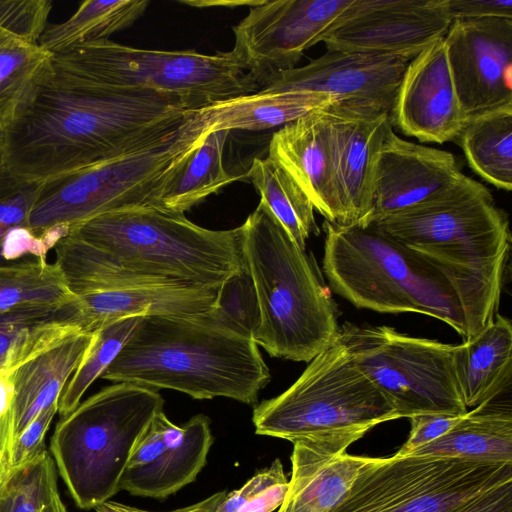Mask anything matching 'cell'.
I'll return each mask as SVG.
<instances>
[{
  "instance_id": "4316f807",
  "label": "cell",
  "mask_w": 512,
  "mask_h": 512,
  "mask_svg": "<svg viewBox=\"0 0 512 512\" xmlns=\"http://www.w3.org/2000/svg\"><path fill=\"white\" fill-rule=\"evenodd\" d=\"M409 455L512 464L510 403L496 404L491 401L473 408L446 434Z\"/></svg>"
},
{
  "instance_id": "bcb514c9",
  "label": "cell",
  "mask_w": 512,
  "mask_h": 512,
  "mask_svg": "<svg viewBox=\"0 0 512 512\" xmlns=\"http://www.w3.org/2000/svg\"><path fill=\"white\" fill-rule=\"evenodd\" d=\"M14 398V384L11 373L0 368V450L9 460L11 449L10 411Z\"/></svg>"
},
{
  "instance_id": "ba28073f",
  "label": "cell",
  "mask_w": 512,
  "mask_h": 512,
  "mask_svg": "<svg viewBox=\"0 0 512 512\" xmlns=\"http://www.w3.org/2000/svg\"><path fill=\"white\" fill-rule=\"evenodd\" d=\"M163 407L157 390L115 383L60 417L49 453L79 508L94 509L120 491L137 439Z\"/></svg>"
},
{
  "instance_id": "8fae6325",
  "label": "cell",
  "mask_w": 512,
  "mask_h": 512,
  "mask_svg": "<svg viewBox=\"0 0 512 512\" xmlns=\"http://www.w3.org/2000/svg\"><path fill=\"white\" fill-rule=\"evenodd\" d=\"M339 336L356 366L399 418L469 411L456 376L455 345L409 336L385 325L349 322L340 326Z\"/></svg>"
},
{
  "instance_id": "f5cc1de1",
  "label": "cell",
  "mask_w": 512,
  "mask_h": 512,
  "mask_svg": "<svg viewBox=\"0 0 512 512\" xmlns=\"http://www.w3.org/2000/svg\"><path fill=\"white\" fill-rule=\"evenodd\" d=\"M17 40H19V39H17L16 37L12 36L8 32H6L5 30L0 28V46L5 45V44H9V43L17 41Z\"/></svg>"
},
{
  "instance_id": "7dc6e473",
  "label": "cell",
  "mask_w": 512,
  "mask_h": 512,
  "mask_svg": "<svg viewBox=\"0 0 512 512\" xmlns=\"http://www.w3.org/2000/svg\"><path fill=\"white\" fill-rule=\"evenodd\" d=\"M226 494L227 491H220L195 504L167 512H214ZM94 509L96 512H152L111 500L96 506Z\"/></svg>"
},
{
  "instance_id": "ee69618b",
  "label": "cell",
  "mask_w": 512,
  "mask_h": 512,
  "mask_svg": "<svg viewBox=\"0 0 512 512\" xmlns=\"http://www.w3.org/2000/svg\"><path fill=\"white\" fill-rule=\"evenodd\" d=\"M440 3L452 21L512 19V0H440Z\"/></svg>"
},
{
  "instance_id": "2e32d148",
  "label": "cell",
  "mask_w": 512,
  "mask_h": 512,
  "mask_svg": "<svg viewBox=\"0 0 512 512\" xmlns=\"http://www.w3.org/2000/svg\"><path fill=\"white\" fill-rule=\"evenodd\" d=\"M408 63L398 56L327 49L306 65L271 77L259 91L315 92L390 113Z\"/></svg>"
},
{
  "instance_id": "8d00e7d4",
  "label": "cell",
  "mask_w": 512,
  "mask_h": 512,
  "mask_svg": "<svg viewBox=\"0 0 512 512\" xmlns=\"http://www.w3.org/2000/svg\"><path fill=\"white\" fill-rule=\"evenodd\" d=\"M56 473L48 450L15 471L0 493V512H44Z\"/></svg>"
},
{
  "instance_id": "f1b7e54d",
  "label": "cell",
  "mask_w": 512,
  "mask_h": 512,
  "mask_svg": "<svg viewBox=\"0 0 512 512\" xmlns=\"http://www.w3.org/2000/svg\"><path fill=\"white\" fill-rule=\"evenodd\" d=\"M73 306L62 310L21 309L0 313V368L8 372L82 332Z\"/></svg>"
},
{
  "instance_id": "836d02e7",
  "label": "cell",
  "mask_w": 512,
  "mask_h": 512,
  "mask_svg": "<svg viewBox=\"0 0 512 512\" xmlns=\"http://www.w3.org/2000/svg\"><path fill=\"white\" fill-rule=\"evenodd\" d=\"M53 54L17 40L0 46V123L8 127L53 76Z\"/></svg>"
},
{
  "instance_id": "816d5d0a",
  "label": "cell",
  "mask_w": 512,
  "mask_h": 512,
  "mask_svg": "<svg viewBox=\"0 0 512 512\" xmlns=\"http://www.w3.org/2000/svg\"><path fill=\"white\" fill-rule=\"evenodd\" d=\"M7 170V131L0 123V174Z\"/></svg>"
},
{
  "instance_id": "ffe728a7",
  "label": "cell",
  "mask_w": 512,
  "mask_h": 512,
  "mask_svg": "<svg viewBox=\"0 0 512 512\" xmlns=\"http://www.w3.org/2000/svg\"><path fill=\"white\" fill-rule=\"evenodd\" d=\"M268 157L295 180L326 221L345 225L326 108L275 131L268 144Z\"/></svg>"
},
{
  "instance_id": "484cf974",
  "label": "cell",
  "mask_w": 512,
  "mask_h": 512,
  "mask_svg": "<svg viewBox=\"0 0 512 512\" xmlns=\"http://www.w3.org/2000/svg\"><path fill=\"white\" fill-rule=\"evenodd\" d=\"M335 98L315 92L255 93L212 102L195 110L205 134L216 130L261 131L323 110Z\"/></svg>"
},
{
  "instance_id": "f546056e",
  "label": "cell",
  "mask_w": 512,
  "mask_h": 512,
  "mask_svg": "<svg viewBox=\"0 0 512 512\" xmlns=\"http://www.w3.org/2000/svg\"><path fill=\"white\" fill-rule=\"evenodd\" d=\"M470 168L491 185L512 189V104L469 119L457 138Z\"/></svg>"
},
{
  "instance_id": "6da1fadb",
  "label": "cell",
  "mask_w": 512,
  "mask_h": 512,
  "mask_svg": "<svg viewBox=\"0 0 512 512\" xmlns=\"http://www.w3.org/2000/svg\"><path fill=\"white\" fill-rule=\"evenodd\" d=\"M75 295L134 288L217 289L244 266L241 228L211 230L153 206L96 216L54 247Z\"/></svg>"
},
{
  "instance_id": "9a60e30c",
  "label": "cell",
  "mask_w": 512,
  "mask_h": 512,
  "mask_svg": "<svg viewBox=\"0 0 512 512\" xmlns=\"http://www.w3.org/2000/svg\"><path fill=\"white\" fill-rule=\"evenodd\" d=\"M444 41L468 121L512 104V19L455 20Z\"/></svg>"
},
{
  "instance_id": "83f0119b",
  "label": "cell",
  "mask_w": 512,
  "mask_h": 512,
  "mask_svg": "<svg viewBox=\"0 0 512 512\" xmlns=\"http://www.w3.org/2000/svg\"><path fill=\"white\" fill-rule=\"evenodd\" d=\"M230 131L216 130L205 135L200 145L189 154L165 181L149 206L182 213L223 187L241 178L223 164V153Z\"/></svg>"
},
{
  "instance_id": "44dd1931",
  "label": "cell",
  "mask_w": 512,
  "mask_h": 512,
  "mask_svg": "<svg viewBox=\"0 0 512 512\" xmlns=\"http://www.w3.org/2000/svg\"><path fill=\"white\" fill-rule=\"evenodd\" d=\"M292 444L291 478L276 512L330 511L371 458L349 454L353 442L345 439H303Z\"/></svg>"
},
{
  "instance_id": "7402d4cb",
  "label": "cell",
  "mask_w": 512,
  "mask_h": 512,
  "mask_svg": "<svg viewBox=\"0 0 512 512\" xmlns=\"http://www.w3.org/2000/svg\"><path fill=\"white\" fill-rule=\"evenodd\" d=\"M217 289L134 288L76 295L74 321L93 334L114 321L154 315L203 317L215 305Z\"/></svg>"
},
{
  "instance_id": "277c9868",
  "label": "cell",
  "mask_w": 512,
  "mask_h": 512,
  "mask_svg": "<svg viewBox=\"0 0 512 512\" xmlns=\"http://www.w3.org/2000/svg\"><path fill=\"white\" fill-rule=\"evenodd\" d=\"M101 378L194 399L230 398L255 405L270 372L258 345L213 322L208 315L139 317Z\"/></svg>"
},
{
  "instance_id": "5bb4252c",
  "label": "cell",
  "mask_w": 512,
  "mask_h": 512,
  "mask_svg": "<svg viewBox=\"0 0 512 512\" xmlns=\"http://www.w3.org/2000/svg\"><path fill=\"white\" fill-rule=\"evenodd\" d=\"M451 22L440 0H353L321 42L329 50L410 61L444 38Z\"/></svg>"
},
{
  "instance_id": "7bdbcfd3",
  "label": "cell",
  "mask_w": 512,
  "mask_h": 512,
  "mask_svg": "<svg viewBox=\"0 0 512 512\" xmlns=\"http://www.w3.org/2000/svg\"><path fill=\"white\" fill-rule=\"evenodd\" d=\"M464 415L432 413L410 417L409 437L395 454L406 456L415 449L433 442L451 430Z\"/></svg>"
},
{
  "instance_id": "e575fe53",
  "label": "cell",
  "mask_w": 512,
  "mask_h": 512,
  "mask_svg": "<svg viewBox=\"0 0 512 512\" xmlns=\"http://www.w3.org/2000/svg\"><path fill=\"white\" fill-rule=\"evenodd\" d=\"M139 317L123 318L93 333L78 368L64 386L58 402L60 417L72 412L92 383L101 377L131 336Z\"/></svg>"
},
{
  "instance_id": "b9f144b4",
  "label": "cell",
  "mask_w": 512,
  "mask_h": 512,
  "mask_svg": "<svg viewBox=\"0 0 512 512\" xmlns=\"http://www.w3.org/2000/svg\"><path fill=\"white\" fill-rule=\"evenodd\" d=\"M57 412L58 404L47 408L14 439L9 454V467L12 473L30 464L47 451L45 436Z\"/></svg>"
},
{
  "instance_id": "7c38bea8",
  "label": "cell",
  "mask_w": 512,
  "mask_h": 512,
  "mask_svg": "<svg viewBox=\"0 0 512 512\" xmlns=\"http://www.w3.org/2000/svg\"><path fill=\"white\" fill-rule=\"evenodd\" d=\"M512 481V464L394 454L374 458L328 512H451Z\"/></svg>"
},
{
  "instance_id": "c3c4849f",
  "label": "cell",
  "mask_w": 512,
  "mask_h": 512,
  "mask_svg": "<svg viewBox=\"0 0 512 512\" xmlns=\"http://www.w3.org/2000/svg\"><path fill=\"white\" fill-rule=\"evenodd\" d=\"M44 512H69L58 491L57 481L53 483Z\"/></svg>"
},
{
  "instance_id": "d6a6232c",
  "label": "cell",
  "mask_w": 512,
  "mask_h": 512,
  "mask_svg": "<svg viewBox=\"0 0 512 512\" xmlns=\"http://www.w3.org/2000/svg\"><path fill=\"white\" fill-rule=\"evenodd\" d=\"M263 204L294 242L306 250L311 234L318 235L315 208L295 180L268 156L255 158L247 172Z\"/></svg>"
},
{
  "instance_id": "ab89813d",
  "label": "cell",
  "mask_w": 512,
  "mask_h": 512,
  "mask_svg": "<svg viewBox=\"0 0 512 512\" xmlns=\"http://www.w3.org/2000/svg\"><path fill=\"white\" fill-rule=\"evenodd\" d=\"M41 184L23 179L8 170L0 174V239L13 228L28 226Z\"/></svg>"
},
{
  "instance_id": "74e56055",
  "label": "cell",
  "mask_w": 512,
  "mask_h": 512,
  "mask_svg": "<svg viewBox=\"0 0 512 512\" xmlns=\"http://www.w3.org/2000/svg\"><path fill=\"white\" fill-rule=\"evenodd\" d=\"M289 480L283 464L276 458L256 472L242 487L227 492L214 512H274L281 506Z\"/></svg>"
},
{
  "instance_id": "cb8c5ba5",
  "label": "cell",
  "mask_w": 512,
  "mask_h": 512,
  "mask_svg": "<svg viewBox=\"0 0 512 512\" xmlns=\"http://www.w3.org/2000/svg\"><path fill=\"white\" fill-rule=\"evenodd\" d=\"M92 337L93 334L85 332L73 334L11 372L14 384L10 411L12 444L35 417L58 404L64 386L78 368Z\"/></svg>"
},
{
  "instance_id": "30bf717a",
  "label": "cell",
  "mask_w": 512,
  "mask_h": 512,
  "mask_svg": "<svg viewBox=\"0 0 512 512\" xmlns=\"http://www.w3.org/2000/svg\"><path fill=\"white\" fill-rule=\"evenodd\" d=\"M399 416L356 366L339 334L283 393L253 409L255 433L284 439L353 443Z\"/></svg>"
},
{
  "instance_id": "8992f818",
  "label": "cell",
  "mask_w": 512,
  "mask_h": 512,
  "mask_svg": "<svg viewBox=\"0 0 512 512\" xmlns=\"http://www.w3.org/2000/svg\"><path fill=\"white\" fill-rule=\"evenodd\" d=\"M323 230L322 267L330 290L357 308L421 313L469 337L462 294L438 267L371 224L341 226L325 220Z\"/></svg>"
},
{
  "instance_id": "d4e9b609",
  "label": "cell",
  "mask_w": 512,
  "mask_h": 512,
  "mask_svg": "<svg viewBox=\"0 0 512 512\" xmlns=\"http://www.w3.org/2000/svg\"><path fill=\"white\" fill-rule=\"evenodd\" d=\"M454 364L467 409L493 401L511 385V321L497 313L485 327L455 345Z\"/></svg>"
},
{
  "instance_id": "3957f363",
  "label": "cell",
  "mask_w": 512,
  "mask_h": 512,
  "mask_svg": "<svg viewBox=\"0 0 512 512\" xmlns=\"http://www.w3.org/2000/svg\"><path fill=\"white\" fill-rule=\"evenodd\" d=\"M365 224L450 277L465 303L469 336L498 313L511 234L486 186L464 174L434 196Z\"/></svg>"
},
{
  "instance_id": "f35d334b",
  "label": "cell",
  "mask_w": 512,
  "mask_h": 512,
  "mask_svg": "<svg viewBox=\"0 0 512 512\" xmlns=\"http://www.w3.org/2000/svg\"><path fill=\"white\" fill-rule=\"evenodd\" d=\"M51 10L48 0H0V28L25 43L38 44Z\"/></svg>"
},
{
  "instance_id": "1f68e13d",
  "label": "cell",
  "mask_w": 512,
  "mask_h": 512,
  "mask_svg": "<svg viewBox=\"0 0 512 512\" xmlns=\"http://www.w3.org/2000/svg\"><path fill=\"white\" fill-rule=\"evenodd\" d=\"M147 0H89L66 21L48 25L38 44L52 54L74 46L108 40L133 25L146 11Z\"/></svg>"
},
{
  "instance_id": "5b68a950",
  "label": "cell",
  "mask_w": 512,
  "mask_h": 512,
  "mask_svg": "<svg viewBox=\"0 0 512 512\" xmlns=\"http://www.w3.org/2000/svg\"><path fill=\"white\" fill-rule=\"evenodd\" d=\"M241 228L260 325L254 342L272 357L310 362L339 334V310L313 256L259 202Z\"/></svg>"
},
{
  "instance_id": "681fc988",
  "label": "cell",
  "mask_w": 512,
  "mask_h": 512,
  "mask_svg": "<svg viewBox=\"0 0 512 512\" xmlns=\"http://www.w3.org/2000/svg\"><path fill=\"white\" fill-rule=\"evenodd\" d=\"M262 0H259V1H236V2H233V1H229V2H223V1H216V2H212V1H181V3L183 4H186V5H190V6H197V7H210V6H225V7H234V6H241V5H246V6H249V7H253L255 5H258Z\"/></svg>"
},
{
  "instance_id": "4dcf8cb0",
  "label": "cell",
  "mask_w": 512,
  "mask_h": 512,
  "mask_svg": "<svg viewBox=\"0 0 512 512\" xmlns=\"http://www.w3.org/2000/svg\"><path fill=\"white\" fill-rule=\"evenodd\" d=\"M76 301L57 262L27 259L0 263V313L21 310H62Z\"/></svg>"
},
{
  "instance_id": "52a82bcc",
  "label": "cell",
  "mask_w": 512,
  "mask_h": 512,
  "mask_svg": "<svg viewBox=\"0 0 512 512\" xmlns=\"http://www.w3.org/2000/svg\"><path fill=\"white\" fill-rule=\"evenodd\" d=\"M195 110L118 155L42 182L28 227L37 233L59 225L71 229L102 214L149 206L206 135Z\"/></svg>"
},
{
  "instance_id": "7a4b0ae2",
  "label": "cell",
  "mask_w": 512,
  "mask_h": 512,
  "mask_svg": "<svg viewBox=\"0 0 512 512\" xmlns=\"http://www.w3.org/2000/svg\"><path fill=\"white\" fill-rule=\"evenodd\" d=\"M200 107L154 91L74 85L52 76L6 128L7 170L42 183L118 155Z\"/></svg>"
},
{
  "instance_id": "60d3db41",
  "label": "cell",
  "mask_w": 512,
  "mask_h": 512,
  "mask_svg": "<svg viewBox=\"0 0 512 512\" xmlns=\"http://www.w3.org/2000/svg\"><path fill=\"white\" fill-rule=\"evenodd\" d=\"M70 232L65 225L54 226L39 233L28 226L9 230L0 239V263L21 260L23 257L46 260L49 250Z\"/></svg>"
},
{
  "instance_id": "e0dca14e",
  "label": "cell",
  "mask_w": 512,
  "mask_h": 512,
  "mask_svg": "<svg viewBox=\"0 0 512 512\" xmlns=\"http://www.w3.org/2000/svg\"><path fill=\"white\" fill-rule=\"evenodd\" d=\"M392 127L421 143L455 141L468 119L441 38L409 61L389 113Z\"/></svg>"
},
{
  "instance_id": "603a6c76",
  "label": "cell",
  "mask_w": 512,
  "mask_h": 512,
  "mask_svg": "<svg viewBox=\"0 0 512 512\" xmlns=\"http://www.w3.org/2000/svg\"><path fill=\"white\" fill-rule=\"evenodd\" d=\"M165 447L147 469L124 473L119 488L132 495L164 499L193 482L206 464L213 443L210 420L195 415L179 426L163 416Z\"/></svg>"
},
{
  "instance_id": "f6af8a7d",
  "label": "cell",
  "mask_w": 512,
  "mask_h": 512,
  "mask_svg": "<svg viewBox=\"0 0 512 512\" xmlns=\"http://www.w3.org/2000/svg\"><path fill=\"white\" fill-rule=\"evenodd\" d=\"M451 512H512V481L469 500Z\"/></svg>"
},
{
  "instance_id": "9c48e42d",
  "label": "cell",
  "mask_w": 512,
  "mask_h": 512,
  "mask_svg": "<svg viewBox=\"0 0 512 512\" xmlns=\"http://www.w3.org/2000/svg\"><path fill=\"white\" fill-rule=\"evenodd\" d=\"M53 77L74 85L149 90L200 106L259 91L231 51L150 50L101 40L53 54Z\"/></svg>"
},
{
  "instance_id": "f907efd6",
  "label": "cell",
  "mask_w": 512,
  "mask_h": 512,
  "mask_svg": "<svg viewBox=\"0 0 512 512\" xmlns=\"http://www.w3.org/2000/svg\"><path fill=\"white\" fill-rule=\"evenodd\" d=\"M12 474L13 473L9 467L8 457L0 450V493L4 489Z\"/></svg>"
},
{
  "instance_id": "d590c367",
  "label": "cell",
  "mask_w": 512,
  "mask_h": 512,
  "mask_svg": "<svg viewBox=\"0 0 512 512\" xmlns=\"http://www.w3.org/2000/svg\"><path fill=\"white\" fill-rule=\"evenodd\" d=\"M208 317L216 324L254 341L260 325V309L245 262L242 269L220 285Z\"/></svg>"
},
{
  "instance_id": "d6986e66",
  "label": "cell",
  "mask_w": 512,
  "mask_h": 512,
  "mask_svg": "<svg viewBox=\"0 0 512 512\" xmlns=\"http://www.w3.org/2000/svg\"><path fill=\"white\" fill-rule=\"evenodd\" d=\"M326 111L347 226L362 221L370 211L378 154L392 124L389 112L373 107L336 102Z\"/></svg>"
},
{
  "instance_id": "ac0fdd59",
  "label": "cell",
  "mask_w": 512,
  "mask_h": 512,
  "mask_svg": "<svg viewBox=\"0 0 512 512\" xmlns=\"http://www.w3.org/2000/svg\"><path fill=\"white\" fill-rule=\"evenodd\" d=\"M463 175L452 153L406 141L391 125L376 162L370 211L358 223L412 207L450 187Z\"/></svg>"
},
{
  "instance_id": "4fadbf2b",
  "label": "cell",
  "mask_w": 512,
  "mask_h": 512,
  "mask_svg": "<svg viewBox=\"0 0 512 512\" xmlns=\"http://www.w3.org/2000/svg\"><path fill=\"white\" fill-rule=\"evenodd\" d=\"M352 1L262 0L233 27L231 53L261 88L271 77L295 68Z\"/></svg>"
}]
</instances>
